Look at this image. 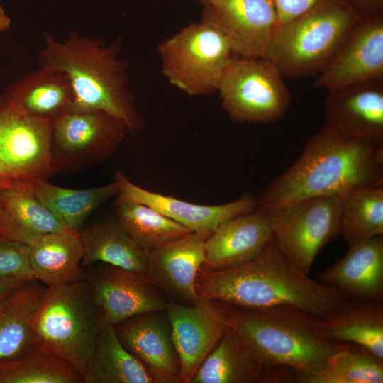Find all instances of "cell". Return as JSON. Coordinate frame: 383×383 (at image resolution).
<instances>
[{"mask_svg":"<svg viewBox=\"0 0 383 383\" xmlns=\"http://www.w3.org/2000/svg\"><path fill=\"white\" fill-rule=\"evenodd\" d=\"M0 238H1V231H0Z\"/></svg>","mask_w":383,"mask_h":383,"instance_id":"42","label":"cell"},{"mask_svg":"<svg viewBox=\"0 0 383 383\" xmlns=\"http://www.w3.org/2000/svg\"><path fill=\"white\" fill-rule=\"evenodd\" d=\"M64 228L35 195L31 180L0 186L1 236L28 245L41 235Z\"/></svg>","mask_w":383,"mask_h":383,"instance_id":"23","label":"cell"},{"mask_svg":"<svg viewBox=\"0 0 383 383\" xmlns=\"http://www.w3.org/2000/svg\"><path fill=\"white\" fill-rule=\"evenodd\" d=\"M157 50L163 76L189 96L217 92L234 58L225 37L201 21L187 25L161 42Z\"/></svg>","mask_w":383,"mask_h":383,"instance_id":"7","label":"cell"},{"mask_svg":"<svg viewBox=\"0 0 383 383\" xmlns=\"http://www.w3.org/2000/svg\"><path fill=\"white\" fill-rule=\"evenodd\" d=\"M355 6L368 13L369 16L382 15L383 0H351Z\"/></svg>","mask_w":383,"mask_h":383,"instance_id":"37","label":"cell"},{"mask_svg":"<svg viewBox=\"0 0 383 383\" xmlns=\"http://www.w3.org/2000/svg\"><path fill=\"white\" fill-rule=\"evenodd\" d=\"M26 280L21 278H0V300L22 284Z\"/></svg>","mask_w":383,"mask_h":383,"instance_id":"38","label":"cell"},{"mask_svg":"<svg viewBox=\"0 0 383 383\" xmlns=\"http://www.w3.org/2000/svg\"><path fill=\"white\" fill-rule=\"evenodd\" d=\"M295 383H382L383 360L348 345L330 357L319 370L294 376Z\"/></svg>","mask_w":383,"mask_h":383,"instance_id":"32","label":"cell"},{"mask_svg":"<svg viewBox=\"0 0 383 383\" xmlns=\"http://www.w3.org/2000/svg\"><path fill=\"white\" fill-rule=\"evenodd\" d=\"M346 254L320 274L322 283L354 299L383 302V235L348 245Z\"/></svg>","mask_w":383,"mask_h":383,"instance_id":"21","label":"cell"},{"mask_svg":"<svg viewBox=\"0 0 383 383\" xmlns=\"http://www.w3.org/2000/svg\"><path fill=\"white\" fill-rule=\"evenodd\" d=\"M321 0H273L278 25L291 21L299 16Z\"/></svg>","mask_w":383,"mask_h":383,"instance_id":"36","label":"cell"},{"mask_svg":"<svg viewBox=\"0 0 383 383\" xmlns=\"http://www.w3.org/2000/svg\"><path fill=\"white\" fill-rule=\"evenodd\" d=\"M83 248L82 268L103 262L144 274L145 250L117 220L96 223L79 232Z\"/></svg>","mask_w":383,"mask_h":383,"instance_id":"28","label":"cell"},{"mask_svg":"<svg viewBox=\"0 0 383 383\" xmlns=\"http://www.w3.org/2000/svg\"><path fill=\"white\" fill-rule=\"evenodd\" d=\"M282 77L263 57L233 58L217 91L223 109L236 123L265 124L282 119L291 104Z\"/></svg>","mask_w":383,"mask_h":383,"instance_id":"8","label":"cell"},{"mask_svg":"<svg viewBox=\"0 0 383 383\" xmlns=\"http://www.w3.org/2000/svg\"><path fill=\"white\" fill-rule=\"evenodd\" d=\"M289 374L260 362L229 325L189 383L287 382Z\"/></svg>","mask_w":383,"mask_h":383,"instance_id":"22","label":"cell"},{"mask_svg":"<svg viewBox=\"0 0 383 383\" xmlns=\"http://www.w3.org/2000/svg\"><path fill=\"white\" fill-rule=\"evenodd\" d=\"M27 245L34 278L47 287L84 279L79 233L62 229L38 237Z\"/></svg>","mask_w":383,"mask_h":383,"instance_id":"24","label":"cell"},{"mask_svg":"<svg viewBox=\"0 0 383 383\" xmlns=\"http://www.w3.org/2000/svg\"><path fill=\"white\" fill-rule=\"evenodd\" d=\"M209 235L192 231L147 252L145 275L169 301L192 305L200 299L196 279Z\"/></svg>","mask_w":383,"mask_h":383,"instance_id":"15","label":"cell"},{"mask_svg":"<svg viewBox=\"0 0 383 383\" xmlns=\"http://www.w3.org/2000/svg\"><path fill=\"white\" fill-rule=\"evenodd\" d=\"M114 327L123 345L157 383H180V362L165 310L135 315Z\"/></svg>","mask_w":383,"mask_h":383,"instance_id":"18","label":"cell"},{"mask_svg":"<svg viewBox=\"0 0 383 383\" xmlns=\"http://www.w3.org/2000/svg\"><path fill=\"white\" fill-rule=\"evenodd\" d=\"M362 18L346 0H321L296 18L278 25L263 57L283 77L318 74Z\"/></svg>","mask_w":383,"mask_h":383,"instance_id":"5","label":"cell"},{"mask_svg":"<svg viewBox=\"0 0 383 383\" xmlns=\"http://www.w3.org/2000/svg\"><path fill=\"white\" fill-rule=\"evenodd\" d=\"M115 211L118 223L147 252L192 232L151 206L141 203L116 199Z\"/></svg>","mask_w":383,"mask_h":383,"instance_id":"33","label":"cell"},{"mask_svg":"<svg viewBox=\"0 0 383 383\" xmlns=\"http://www.w3.org/2000/svg\"><path fill=\"white\" fill-rule=\"evenodd\" d=\"M3 94L27 113L52 121L74 98L67 75L45 67L9 84Z\"/></svg>","mask_w":383,"mask_h":383,"instance_id":"26","label":"cell"},{"mask_svg":"<svg viewBox=\"0 0 383 383\" xmlns=\"http://www.w3.org/2000/svg\"><path fill=\"white\" fill-rule=\"evenodd\" d=\"M104 324L85 280L47 287L33 321V345L67 360L83 376Z\"/></svg>","mask_w":383,"mask_h":383,"instance_id":"6","label":"cell"},{"mask_svg":"<svg viewBox=\"0 0 383 383\" xmlns=\"http://www.w3.org/2000/svg\"><path fill=\"white\" fill-rule=\"evenodd\" d=\"M38 54L40 67L64 72L73 91L72 107L104 111L135 132L144 120L129 87L128 62L120 56L121 39L111 44L70 31L61 40L43 33Z\"/></svg>","mask_w":383,"mask_h":383,"instance_id":"3","label":"cell"},{"mask_svg":"<svg viewBox=\"0 0 383 383\" xmlns=\"http://www.w3.org/2000/svg\"><path fill=\"white\" fill-rule=\"evenodd\" d=\"M265 213L275 244L306 274L321 250L340 235L341 201L335 196L309 198Z\"/></svg>","mask_w":383,"mask_h":383,"instance_id":"9","label":"cell"},{"mask_svg":"<svg viewBox=\"0 0 383 383\" xmlns=\"http://www.w3.org/2000/svg\"><path fill=\"white\" fill-rule=\"evenodd\" d=\"M271 239L266 213L256 209L232 218L207 238L201 269L220 270L244 264L255 258Z\"/></svg>","mask_w":383,"mask_h":383,"instance_id":"20","label":"cell"},{"mask_svg":"<svg viewBox=\"0 0 383 383\" xmlns=\"http://www.w3.org/2000/svg\"><path fill=\"white\" fill-rule=\"evenodd\" d=\"M340 201V235L348 245L383 235V185L354 187Z\"/></svg>","mask_w":383,"mask_h":383,"instance_id":"31","label":"cell"},{"mask_svg":"<svg viewBox=\"0 0 383 383\" xmlns=\"http://www.w3.org/2000/svg\"><path fill=\"white\" fill-rule=\"evenodd\" d=\"M117 199L141 203L160 212L192 231L211 234L222 223L257 209V200L245 192L235 200L220 205H201L143 189L117 172Z\"/></svg>","mask_w":383,"mask_h":383,"instance_id":"19","label":"cell"},{"mask_svg":"<svg viewBox=\"0 0 383 383\" xmlns=\"http://www.w3.org/2000/svg\"><path fill=\"white\" fill-rule=\"evenodd\" d=\"M0 383H84V379L67 360L34 349L0 360Z\"/></svg>","mask_w":383,"mask_h":383,"instance_id":"34","label":"cell"},{"mask_svg":"<svg viewBox=\"0 0 383 383\" xmlns=\"http://www.w3.org/2000/svg\"><path fill=\"white\" fill-rule=\"evenodd\" d=\"M165 311L180 362V383H189L228 328V321L218 301L201 297L192 305L167 301Z\"/></svg>","mask_w":383,"mask_h":383,"instance_id":"14","label":"cell"},{"mask_svg":"<svg viewBox=\"0 0 383 383\" xmlns=\"http://www.w3.org/2000/svg\"><path fill=\"white\" fill-rule=\"evenodd\" d=\"M328 340L360 347L383 360L382 303L353 301L319 322Z\"/></svg>","mask_w":383,"mask_h":383,"instance_id":"27","label":"cell"},{"mask_svg":"<svg viewBox=\"0 0 383 383\" xmlns=\"http://www.w3.org/2000/svg\"><path fill=\"white\" fill-rule=\"evenodd\" d=\"M325 125L340 136L383 145V83L369 81L328 91Z\"/></svg>","mask_w":383,"mask_h":383,"instance_id":"17","label":"cell"},{"mask_svg":"<svg viewBox=\"0 0 383 383\" xmlns=\"http://www.w3.org/2000/svg\"><path fill=\"white\" fill-rule=\"evenodd\" d=\"M383 79V18H362L337 54L318 74L313 86L328 91Z\"/></svg>","mask_w":383,"mask_h":383,"instance_id":"16","label":"cell"},{"mask_svg":"<svg viewBox=\"0 0 383 383\" xmlns=\"http://www.w3.org/2000/svg\"><path fill=\"white\" fill-rule=\"evenodd\" d=\"M196 291L201 298L235 307H293L322 318L355 300L309 278L281 252L272 238L255 258L244 264L220 270L200 269Z\"/></svg>","mask_w":383,"mask_h":383,"instance_id":"1","label":"cell"},{"mask_svg":"<svg viewBox=\"0 0 383 383\" xmlns=\"http://www.w3.org/2000/svg\"><path fill=\"white\" fill-rule=\"evenodd\" d=\"M46 287L26 280L0 300V360L21 357L35 348L32 325Z\"/></svg>","mask_w":383,"mask_h":383,"instance_id":"25","label":"cell"},{"mask_svg":"<svg viewBox=\"0 0 383 383\" xmlns=\"http://www.w3.org/2000/svg\"><path fill=\"white\" fill-rule=\"evenodd\" d=\"M104 323L116 325L140 313L162 311L165 296L144 274L100 262L84 268Z\"/></svg>","mask_w":383,"mask_h":383,"instance_id":"12","label":"cell"},{"mask_svg":"<svg viewBox=\"0 0 383 383\" xmlns=\"http://www.w3.org/2000/svg\"><path fill=\"white\" fill-rule=\"evenodd\" d=\"M202 5L201 21L216 28L234 54L264 56L278 26L273 0H209Z\"/></svg>","mask_w":383,"mask_h":383,"instance_id":"13","label":"cell"},{"mask_svg":"<svg viewBox=\"0 0 383 383\" xmlns=\"http://www.w3.org/2000/svg\"><path fill=\"white\" fill-rule=\"evenodd\" d=\"M84 383H157L118 339L114 325L104 324L83 373Z\"/></svg>","mask_w":383,"mask_h":383,"instance_id":"29","label":"cell"},{"mask_svg":"<svg viewBox=\"0 0 383 383\" xmlns=\"http://www.w3.org/2000/svg\"><path fill=\"white\" fill-rule=\"evenodd\" d=\"M33 189L62 226L79 233L89 215L105 201L116 196L115 181L95 188L72 189L54 185L43 179L31 180Z\"/></svg>","mask_w":383,"mask_h":383,"instance_id":"30","label":"cell"},{"mask_svg":"<svg viewBox=\"0 0 383 383\" xmlns=\"http://www.w3.org/2000/svg\"><path fill=\"white\" fill-rule=\"evenodd\" d=\"M52 120L31 116L0 94V170L5 181L47 179L52 160Z\"/></svg>","mask_w":383,"mask_h":383,"instance_id":"10","label":"cell"},{"mask_svg":"<svg viewBox=\"0 0 383 383\" xmlns=\"http://www.w3.org/2000/svg\"><path fill=\"white\" fill-rule=\"evenodd\" d=\"M8 182V181H5V180H4V179L3 177H2V174H1V170H0V186H1L3 183H4V182Z\"/></svg>","mask_w":383,"mask_h":383,"instance_id":"40","label":"cell"},{"mask_svg":"<svg viewBox=\"0 0 383 383\" xmlns=\"http://www.w3.org/2000/svg\"><path fill=\"white\" fill-rule=\"evenodd\" d=\"M4 277L35 279L27 245L7 238H0V278Z\"/></svg>","mask_w":383,"mask_h":383,"instance_id":"35","label":"cell"},{"mask_svg":"<svg viewBox=\"0 0 383 383\" xmlns=\"http://www.w3.org/2000/svg\"><path fill=\"white\" fill-rule=\"evenodd\" d=\"M123 121L101 110L70 104L52 121L51 154L56 172L101 162L124 139Z\"/></svg>","mask_w":383,"mask_h":383,"instance_id":"11","label":"cell"},{"mask_svg":"<svg viewBox=\"0 0 383 383\" xmlns=\"http://www.w3.org/2000/svg\"><path fill=\"white\" fill-rule=\"evenodd\" d=\"M11 18L6 13L0 3V32H4L10 28Z\"/></svg>","mask_w":383,"mask_h":383,"instance_id":"39","label":"cell"},{"mask_svg":"<svg viewBox=\"0 0 383 383\" xmlns=\"http://www.w3.org/2000/svg\"><path fill=\"white\" fill-rule=\"evenodd\" d=\"M363 185H383V145L340 136L324 124L299 157L267 184L256 209L267 212L321 196L341 199Z\"/></svg>","mask_w":383,"mask_h":383,"instance_id":"2","label":"cell"},{"mask_svg":"<svg viewBox=\"0 0 383 383\" xmlns=\"http://www.w3.org/2000/svg\"><path fill=\"white\" fill-rule=\"evenodd\" d=\"M198 1L203 4L209 1V0H198Z\"/></svg>","mask_w":383,"mask_h":383,"instance_id":"41","label":"cell"},{"mask_svg":"<svg viewBox=\"0 0 383 383\" xmlns=\"http://www.w3.org/2000/svg\"><path fill=\"white\" fill-rule=\"evenodd\" d=\"M218 302L254 357L270 368L291 371L290 382L319 370L348 345L327 340L320 330L321 318L296 308L248 309Z\"/></svg>","mask_w":383,"mask_h":383,"instance_id":"4","label":"cell"}]
</instances>
